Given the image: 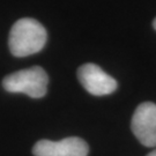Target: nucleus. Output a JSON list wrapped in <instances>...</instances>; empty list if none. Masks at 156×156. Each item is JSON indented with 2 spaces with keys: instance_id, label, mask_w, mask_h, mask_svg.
Segmentation results:
<instances>
[{
  "instance_id": "f257e3e1",
  "label": "nucleus",
  "mask_w": 156,
  "mask_h": 156,
  "mask_svg": "<svg viewBox=\"0 0 156 156\" xmlns=\"http://www.w3.org/2000/svg\"><path fill=\"white\" fill-rule=\"evenodd\" d=\"M46 39V30L38 21L23 17L13 24L8 45L13 56L27 57L42 50Z\"/></svg>"
},
{
  "instance_id": "f03ea898",
  "label": "nucleus",
  "mask_w": 156,
  "mask_h": 156,
  "mask_svg": "<svg viewBox=\"0 0 156 156\" xmlns=\"http://www.w3.org/2000/svg\"><path fill=\"white\" fill-rule=\"evenodd\" d=\"M48 74L39 66L12 73L2 80V86L7 91L22 93L33 98H41L45 96L48 91Z\"/></svg>"
},
{
  "instance_id": "7ed1b4c3",
  "label": "nucleus",
  "mask_w": 156,
  "mask_h": 156,
  "mask_svg": "<svg viewBox=\"0 0 156 156\" xmlns=\"http://www.w3.org/2000/svg\"><path fill=\"white\" fill-rule=\"evenodd\" d=\"M132 132L146 147H156V104L141 103L134 111L131 122Z\"/></svg>"
},
{
  "instance_id": "20e7f679",
  "label": "nucleus",
  "mask_w": 156,
  "mask_h": 156,
  "mask_svg": "<svg viewBox=\"0 0 156 156\" xmlns=\"http://www.w3.org/2000/svg\"><path fill=\"white\" fill-rule=\"evenodd\" d=\"M78 78L83 88L95 96L112 94L117 89V81L95 64H84L79 68Z\"/></svg>"
},
{
  "instance_id": "39448f33",
  "label": "nucleus",
  "mask_w": 156,
  "mask_h": 156,
  "mask_svg": "<svg viewBox=\"0 0 156 156\" xmlns=\"http://www.w3.org/2000/svg\"><path fill=\"white\" fill-rule=\"evenodd\" d=\"M88 145L78 136H71L60 141L41 140L33 148L35 156H87Z\"/></svg>"
},
{
  "instance_id": "423d86ee",
  "label": "nucleus",
  "mask_w": 156,
  "mask_h": 156,
  "mask_svg": "<svg viewBox=\"0 0 156 156\" xmlns=\"http://www.w3.org/2000/svg\"><path fill=\"white\" fill-rule=\"evenodd\" d=\"M147 156H156V149H155V151H153L151 153H149Z\"/></svg>"
},
{
  "instance_id": "0eeeda50",
  "label": "nucleus",
  "mask_w": 156,
  "mask_h": 156,
  "mask_svg": "<svg viewBox=\"0 0 156 156\" xmlns=\"http://www.w3.org/2000/svg\"><path fill=\"white\" fill-rule=\"evenodd\" d=\"M153 27H154V29L156 30V17H155V20L153 21Z\"/></svg>"
}]
</instances>
